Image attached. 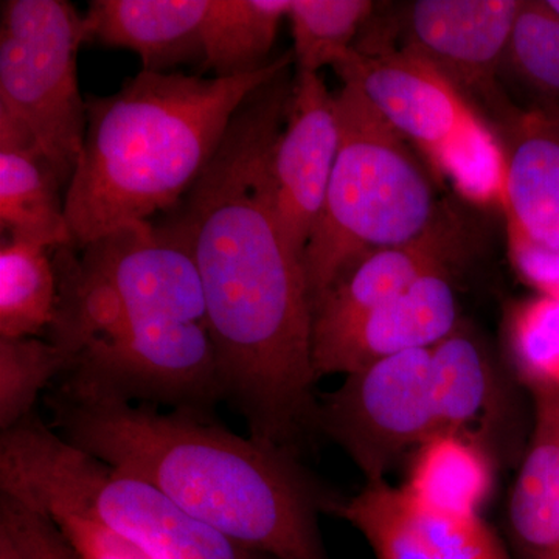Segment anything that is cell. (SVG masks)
Listing matches in <instances>:
<instances>
[{"instance_id":"6da1fadb","label":"cell","mask_w":559,"mask_h":559,"mask_svg":"<svg viewBox=\"0 0 559 559\" xmlns=\"http://www.w3.org/2000/svg\"><path fill=\"white\" fill-rule=\"evenodd\" d=\"M289 69L242 103L215 156L162 221L200 272L223 401L249 436L299 455L318 430L312 301L304 261L275 216L271 154Z\"/></svg>"},{"instance_id":"7a4b0ae2","label":"cell","mask_w":559,"mask_h":559,"mask_svg":"<svg viewBox=\"0 0 559 559\" xmlns=\"http://www.w3.org/2000/svg\"><path fill=\"white\" fill-rule=\"evenodd\" d=\"M55 250L47 336L70 358L55 390L207 414L223 401L200 272L171 230L139 224Z\"/></svg>"},{"instance_id":"3957f363","label":"cell","mask_w":559,"mask_h":559,"mask_svg":"<svg viewBox=\"0 0 559 559\" xmlns=\"http://www.w3.org/2000/svg\"><path fill=\"white\" fill-rule=\"evenodd\" d=\"M53 429L110 468L153 485L180 509L270 559H330L319 514L336 498L299 455L241 437L207 412L47 396Z\"/></svg>"},{"instance_id":"277c9868","label":"cell","mask_w":559,"mask_h":559,"mask_svg":"<svg viewBox=\"0 0 559 559\" xmlns=\"http://www.w3.org/2000/svg\"><path fill=\"white\" fill-rule=\"evenodd\" d=\"M294 61L286 51L259 72L227 79L142 69L116 94L87 97L86 138L64 194L73 246L171 212L242 103Z\"/></svg>"},{"instance_id":"5b68a950","label":"cell","mask_w":559,"mask_h":559,"mask_svg":"<svg viewBox=\"0 0 559 559\" xmlns=\"http://www.w3.org/2000/svg\"><path fill=\"white\" fill-rule=\"evenodd\" d=\"M0 492L49 518L100 522L151 559H270L73 447L36 412L0 433Z\"/></svg>"},{"instance_id":"8992f818","label":"cell","mask_w":559,"mask_h":559,"mask_svg":"<svg viewBox=\"0 0 559 559\" xmlns=\"http://www.w3.org/2000/svg\"><path fill=\"white\" fill-rule=\"evenodd\" d=\"M334 103L340 153L305 252L312 305L353 263L374 250L414 240L440 212L406 139L356 87L344 84Z\"/></svg>"},{"instance_id":"52a82bcc","label":"cell","mask_w":559,"mask_h":559,"mask_svg":"<svg viewBox=\"0 0 559 559\" xmlns=\"http://www.w3.org/2000/svg\"><path fill=\"white\" fill-rule=\"evenodd\" d=\"M84 16L66 0H7L0 21V123L24 132L66 187L79 165L87 103L79 87Z\"/></svg>"},{"instance_id":"ba28073f","label":"cell","mask_w":559,"mask_h":559,"mask_svg":"<svg viewBox=\"0 0 559 559\" xmlns=\"http://www.w3.org/2000/svg\"><path fill=\"white\" fill-rule=\"evenodd\" d=\"M318 430L347 452L369 481L439 433L432 348L370 364L319 399Z\"/></svg>"},{"instance_id":"9c48e42d","label":"cell","mask_w":559,"mask_h":559,"mask_svg":"<svg viewBox=\"0 0 559 559\" xmlns=\"http://www.w3.org/2000/svg\"><path fill=\"white\" fill-rule=\"evenodd\" d=\"M521 7L516 0H419L411 9L406 49L439 70L465 100L509 121L496 75Z\"/></svg>"},{"instance_id":"30bf717a","label":"cell","mask_w":559,"mask_h":559,"mask_svg":"<svg viewBox=\"0 0 559 559\" xmlns=\"http://www.w3.org/2000/svg\"><path fill=\"white\" fill-rule=\"evenodd\" d=\"M340 145L334 95L326 90L320 73L297 72L270 168L280 229L304 264L325 204Z\"/></svg>"},{"instance_id":"8fae6325","label":"cell","mask_w":559,"mask_h":559,"mask_svg":"<svg viewBox=\"0 0 559 559\" xmlns=\"http://www.w3.org/2000/svg\"><path fill=\"white\" fill-rule=\"evenodd\" d=\"M334 70L342 83L356 87L393 130L428 156L476 114L429 62L406 47L385 46L373 35L356 40Z\"/></svg>"},{"instance_id":"7c38bea8","label":"cell","mask_w":559,"mask_h":559,"mask_svg":"<svg viewBox=\"0 0 559 559\" xmlns=\"http://www.w3.org/2000/svg\"><path fill=\"white\" fill-rule=\"evenodd\" d=\"M459 305L448 274H430L340 329L312 337L316 378L355 373L378 360L436 347L454 333Z\"/></svg>"},{"instance_id":"4fadbf2b","label":"cell","mask_w":559,"mask_h":559,"mask_svg":"<svg viewBox=\"0 0 559 559\" xmlns=\"http://www.w3.org/2000/svg\"><path fill=\"white\" fill-rule=\"evenodd\" d=\"M331 513L358 530L377 559H510L481 516L433 513L388 480L337 499Z\"/></svg>"},{"instance_id":"5bb4252c","label":"cell","mask_w":559,"mask_h":559,"mask_svg":"<svg viewBox=\"0 0 559 559\" xmlns=\"http://www.w3.org/2000/svg\"><path fill=\"white\" fill-rule=\"evenodd\" d=\"M465 237L457 216L440 209L433 223L414 240L367 253L312 305V337L380 307L426 275L448 274L465 255Z\"/></svg>"},{"instance_id":"9a60e30c","label":"cell","mask_w":559,"mask_h":559,"mask_svg":"<svg viewBox=\"0 0 559 559\" xmlns=\"http://www.w3.org/2000/svg\"><path fill=\"white\" fill-rule=\"evenodd\" d=\"M210 0H94L84 14L86 43L134 51L143 70L204 58Z\"/></svg>"},{"instance_id":"2e32d148","label":"cell","mask_w":559,"mask_h":559,"mask_svg":"<svg viewBox=\"0 0 559 559\" xmlns=\"http://www.w3.org/2000/svg\"><path fill=\"white\" fill-rule=\"evenodd\" d=\"M535 423L509 500L520 559H559V390L532 389Z\"/></svg>"},{"instance_id":"e0dca14e","label":"cell","mask_w":559,"mask_h":559,"mask_svg":"<svg viewBox=\"0 0 559 559\" xmlns=\"http://www.w3.org/2000/svg\"><path fill=\"white\" fill-rule=\"evenodd\" d=\"M60 173L31 138L0 124V227L3 237L49 249L73 246ZM75 248V246H73Z\"/></svg>"},{"instance_id":"ac0fdd59","label":"cell","mask_w":559,"mask_h":559,"mask_svg":"<svg viewBox=\"0 0 559 559\" xmlns=\"http://www.w3.org/2000/svg\"><path fill=\"white\" fill-rule=\"evenodd\" d=\"M495 485L491 455L480 441L437 433L415 451L401 487L423 509L451 518L480 516Z\"/></svg>"},{"instance_id":"d6986e66","label":"cell","mask_w":559,"mask_h":559,"mask_svg":"<svg viewBox=\"0 0 559 559\" xmlns=\"http://www.w3.org/2000/svg\"><path fill=\"white\" fill-rule=\"evenodd\" d=\"M432 380L439 433H460L485 444L499 393L480 345L455 330L432 348Z\"/></svg>"},{"instance_id":"ffe728a7","label":"cell","mask_w":559,"mask_h":559,"mask_svg":"<svg viewBox=\"0 0 559 559\" xmlns=\"http://www.w3.org/2000/svg\"><path fill=\"white\" fill-rule=\"evenodd\" d=\"M507 156L506 204L510 229L559 249V139L528 123Z\"/></svg>"},{"instance_id":"44dd1931","label":"cell","mask_w":559,"mask_h":559,"mask_svg":"<svg viewBox=\"0 0 559 559\" xmlns=\"http://www.w3.org/2000/svg\"><path fill=\"white\" fill-rule=\"evenodd\" d=\"M290 3L293 0H210L202 66L219 79L266 68Z\"/></svg>"},{"instance_id":"7402d4cb","label":"cell","mask_w":559,"mask_h":559,"mask_svg":"<svg viewBox=\"0 0 559 559\" xmlns=\"http://www.w3.org/2000/svg\"><path fill=\"white\" fill-rule=\"evenodd\" d=\"M49 248L21 238L0 245V340L49 334L58 314L60 286Z\"/></svg>"},{"instance_id":"603a6c76","label":"cell","mask_w":559,"mask_h":559,"mask_svg":"<svg viewBox=\"0 0 559 559\" xmlns=\"http://www.w3.org/2000/svg\"><path fill=\"white\" fill-rule=\"evenodd\" d=\"M373 10L367 0H293L288 20L297 72L319 73L345 60Z\"/></svg>"},{"instance_id":"cb8c5ba5","label":"cell","mask_w":559,"mask_h":559,"mask_svg":"<svg viewBox=\"0 0 559 559\" xmlns=\"http://www.w3.org/2000/svg\"><path fill=\"white\" fill-rule=\"evenodd\" d=\"M429 157L466 200L506 204L507 156L476 114Z\"/></svg>"},{"instance_id":"d4e9b609","label":"cell","mask_w":559,"mask_h":559,"mask_svg":"<svg viewBox=\"0 0 559 559\" xmlns=\"http://www.w3.org/2000/svg\"><path fill=\"white\" fill-rule=\"evenodd\" d=\"M68 352L38 337L0 340V430L35 412L39 393L69 369Z\"/></svg>"},{"instance_id":"484cf974","label":"cell","mask_w":559,"mask_h":559,"mask_svg":"<svg viewBox=\"0 0 559 559\" xmlns=\"http://www.w3.org/2000/svg\"><path fill=\"white\" fill-rule=\"evenodd\" d=\"M510 348L530 389L559 390V296L543 294L514 311Z\"/></svg>"},{"instance_id":"4316f807","label":"cell","mask_w":559,"mask_h":559,"mask_svg":"<svg viewBox=\"0 0 559 559\" xmlns=\"http://www.w3.org/2000/svg\"><path fill=\"white\" fill-rule=\"evenodd\" d=\"M509 57L533 84L559 92V20L544 3L522 2L511 32Z\"/></svg>"},{"instance_id":"83f0119b","label":"cell","mask_w":559,"mask_h":559,"mask_svg":"<svg viewBox=\"0 0 559 559\" xmlns=\"http://www.w3.org/2000/svg\"><path fill=\"white\" fill-rule=\"evenodd\" d=\"M0 533L24 559H81L47 514L0 492Z\"/></svg>"},{"instance_id":"f1b7e54d","label":"cell","mask_w":559,"mask_h":559,"mask_svg":"<svg viewBox=\"0 0 559 559\" xmlns=\"http://www.w3.org/2000/svg\"><path fill=\"white\" fill-rule=\"evenodd\" d=\"M81 559H151L131 540L100 522L76 516L50 518Z\"/></svg>"},{"instance_id":"f546056e","label":"cell","mask_w":559,"mask_h":559,"mask_svg":"<svg viewBox=\"0 0 559 559\" xmlns=\"http://www.w3.org/2000/svg\"><path fill=\"white\" fill-rule=\"evenodd\" d=\"M511 253L522 277L547 296H559V249L530 241L520 231L510 229Z\"/></svg>"},{"instance_id":"4dcf8cb0","label":"cell","mask_w":559,"mask_h":559,"mask_svg":"<svg viewBox=\"0 0 559 559\" xmlns=\"http://www.w3.org/2000/svg\"><path fill=\"white\" fill-rule=\"evenodd\" d=\"M0 559H24L9 536L0 533Z\"/></svg>"},{"instance_id":"1f68e13d","label":"cell","mask_w":559,"mask_h":559,"mask_svg":"<svg viewBox=\"0 0 559 559\" xmlns=\"http://www.w3.org/2000/svg\"><path fill=\"white\" fill-rule=\"evenodd\" d=\"M559 20V0H550V2L544 3Z\"/></svg>"}]
</instances>
